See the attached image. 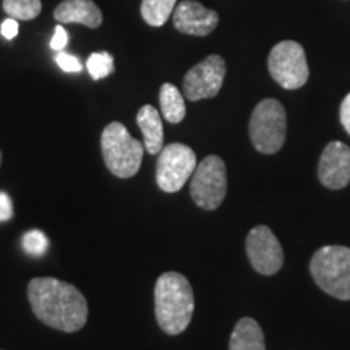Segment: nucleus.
<instances>
[{
  "label": "nucleus",
  "mask_w": 350,
  "mask_h": 350,
  "mask_svg": "<svg viewBox=\"0 0 350 350\" xmlns=\"http://www.w3.org/2000/svg\"><path fill=\"white\" fill-rule=\"evenodd\" d=\"M68 42V33L65 31V28L62 25L55 26V31H54V36L51 39V47L54 51H64L65 46H67Z\"/></svg>",
  "instance_id": "4be33fe9"
},
{
  "label": "nucleus",
  "mask_w": 350,
  "mask_h": 350,
  "mask_svg": "<svg viewBox=\"0 0 350 350\" xmlns=\"http://www.w3.org/2000/svg\"><path fill=\"white\" fill-rule=\"evenodd\" d=\"M0 165H2V151H0Z\"/></svg>",
  "instance_id": "a878e982"
},
{
  "label": "nucleus",
  "mask_w": 350,
  "mask_h": 350,
  "mask_svg": "<svg viewBox=\"0 0 350 350\" xmlns=\"http://www.w3.org/2000/svg\"><path fill=\"white\" fill-rule=\"evenodd\" d=\"M177 31L190 36H208L219 25L217 12L201 5L196 0H182L172 13Z\"/></svg>",
  "instance_id": "f8f14e48"
},
{
  "label": "nucleus",
  "mask_w": 350,
  "mask_h": 350,
  "mask_svg": "<svg viewBox=\"0 0 350 350\" xmlns=\"http://www.w3.org/2000/svg\"><path fill=\"white\" fill-rule=\"evenodd\" d=\"M55 62L60 68L64 70V72L67 73H78L81 70L80 60H78L77 57L65 54V52H59V54L55 55Z\"/></svg>",
  "instance_id": "412c9836"
},
{
  "label": "nucleus",
  "mask_w": 350,
  "mask_h": 350,
  "mask_svg": "<svg viewBox=\"0 0 350 350\" xmlns=\"http://www.w3.org/2000/svg\"><path fill=\"white\" fill-rule=\"evenodd\" d=\"M268 68L273 80L284 90H299L310 77L304 47L295 41L275 44L269 52Z\"/></svg>",
  "instance_id": "0eeeda50"
},
{
  "label": "nucleus",
  "mask_w": 350,
  "mask_h": 350,
  "mask_svg": "<svg viewBox=\"0 0 350 350\" xmlns=\"http://www.w3.org/2000/svg\"><path fill=\"white\" fill-rule=\"evenodd\" d=\"M248 130L256 151L262 154H274L286 143V109L278 99H262L252 113Z\"/></svg>",
  "instance_id": "39448f33"
},
{
  "label": "nucleus",
  "mask_w": 350,
  "mask_h": 350,
  "mask_svg": "<svg viewBox=\"0 0 350 350\" xmlns=\"http://www.w3.org/2000/svg\"><path fill=\"white\" fill-rule=\"evenodd\" d=\"M227 193V169L219 156H206L196 165L190 183L195 204L204 211H214L224 203Z\"/></svg>",
  "instance_id": "423d86ee"
},
{
  "label": "nucleus",
  "mask_w": 350,
  "mask_h": 350,
  "mask_svg": "<svg viewBox=\"0 0 350 350\" xmlns=\"http://www.w3.org/2000/svg\"><path fill=\"white\" fill-rule=\"evenodd\" d=\"M226 60L213 54L191 67L183 77V94L190 100L211 99L219 94L226 78Z\"/></svg>",
  "instance_id": "1a4fd4ad"
},
{
  "label": "nucleus",
  "mask_w": 350,
  "mask_h": 350,
  "mask_svg": "<svg viewBox=\"0 0 350 350\" xmlns=\"http://www.w3.org/2000/svg\"><path fill=\"white\" fill-rule=\"evenodd\" d=\"M2 7L10 18L23 21L34 20L42 10L41 0H3Z\"/></svg>",
  "instance_id": "a211bd4d"
},
{
  "label": "nucleus",
  "mask_w": 350,
  "mask_h": 350,
  "mask_svg": "<svg viewBox=\"0 0 350 350\" xmlns=\"http://www.w3.org/2000/svg\"><path fill=\"white\" fill-rule=\"evenodd\" d=\"M196 154L190 146L183 143H170L164 146L157 157L156 180L165 193L182 190L188 178L195 172Z\"/></svg>",
  "instance_id": "6e6552de"
},
{
  "label": "nucleus",
  "mask_w": 350,
  "mask_h": 350,
  "mask_svg": "<svg viewBox=\"0 0 350 350\" xmlns=\"http://www.w3.org/2000/svg\"><path fill=\"white\" fill-rule=\"evenodd\" d=\"M319 182L329 190H340L350 183V148L342 142L325 146L318 164Z\"/></svg>",
  "instance_id": "9b49d317"
},
{
  "label": "nucleus",
  "mask_w": 350,
  "mask_h": 350,
  "mask_svg": "<svg viewBox=\"0 0 350 350\" xmlns=\"http://www.w3.org/2000/svg\"><path fill=\"white\" fill-rule=\"evenodd\" d=\"M195 312V295L185 275L169 271L159 275L154 286V313L165 334H182Z\"/></svg>",
  "instance_id": "f03ea898"
},
{
  "label": "nucleus",
  "mask_w": 350,
  "mask_h": 350,
  "mask_svg": "<svg viewBox=\"0 0 350 350\" xmlns=\"http://www.w3.org/2000/svg\"><path fill=\"white\" fill-rule=\"evenodd\" d=\"M137 124L144 137V150L152 156L159 154L164 148V129L159 111L146 104L137 113Z\"/></svg>",
  "instance_id": "4468645a"
},
{
  "label": "nucleus",
  "mask_w": 350,
  "mask_h": 350,
  "mask_svg": "<svg viewBox=\"0 0 350 350\" xmlns=\"http://www.w3.org/2000/svg\"><path fill=\"white\" fill-rule=\"evenodd\" d=\"M18 21L15 18H7L3 21L2 26H0V33H2V36L5 39H13L18 34Z\"/></svg>",
  "instance_id": "b1692460"
},
{
  "label": "nucleus",
  "mask_w": 350,
  "mask_h": 350,
  "mask_svg": "<svg viewBox=\"0 0 350 350\" xmlns=\"http://www.w3.org/2000/svg\"><path fill=\"white\" fill-rule=\"evenodd\" d=\"M54 18L60 25L78 23L88 28L103 25V12L93 0H64L54 10Z\"/></svg>",
  "instance_id": "ddd939ff"
},
{
  "label": "nucleus",
  "mask_w": 350,
  "mask_h": 350,
  "mask_svg": "<svg viewBox=\"0 0 350 350\" xmlns=\"http://www.w3.org/2000/svg\"><path fill=\"white\" fill-rule=\"evenodd\" d=\"M229 350H266L265 334L253 318H242L230 334Z\"/></svg>",
  "instance_id": "2eb2a0df"
},
{
  "label": "nucleus",
  "mask_w": 350,
  "mask_h": 350,
  "mask_svg": "<svg viewBox=\"0 0 350 350\" xmlns=\"http://www.w3.org/2000/svg\"><path fill=\"white\" fill-rule=\"evenodd\" d=\"M23 247L29 255L41 256L49 248V240L41 230H29L23 235Z\"/></svg>",
  "instance_id": "aec40b11"
},
{
  "label": "nucleus",
  "mask_w": 350,
  "mask_h": 350,
  "mask_svg": "<svg viewBox=\"0 0 350 350\" xmlns=\"http://www.w3.org/2000/svg\"><path fill=\"white\" fill-rule=\"evenodd\" d=\"M247 255L253 269L262 275H273L282 268L284 252L281 243L268 226H256L248 232Z\"/></svg>",
  "instance_id": "9d476101"
},
{
  "label": "nucleus",
  "mask_w": 350,
  "mask_h": 350,
  "mask_svg": "<svg viewBox=\"0 0 350 350\" xmlns=\"http://www.w3.org/2000/svg\"><path fill=\"white\" fill-rule=\"evenodd\" d=\"M100 151L109 172L119 178H131L142 167L144 144L135 139L120 122H111L100 135Z\"/></svg>",
  "instance_id": "7ed1b4c3"
},
{
  "label": "nucleus",
  "mask_w": 350,
  "mask_h": 350,
  "mask_svg": "<svg viewBox=\"0 0 350 350\" xmlns=\"http://www.w3.org/2000/svg\"><path fill=\"white\" fill-rule=\"evenodd\" d=\"M317 286L338 300H350V248L327 245L314 253L310 261Z\"/></svg>",
  "instance_id": "20e7f679"
},
{
  "label": "nucleus",
  "mask_w": 350,
  "mask_h": 350,
  "mask_svg": "<svg viewBox=\"0 0 350 350\" xmlns=\"http://www.w3.org/2000/svg\"><path fill=\"white\" fill-rule=\"evenodd\" d=\"M88 72L93 80L106 78L113 72V59L109 52H94L88 59Z\"/></svg>",
  "instance_id": "6ab92c4d"
},
{
  "label": "nucleus",
  "mask_w": 350,
  "mask_h": 350,
  "mask_svg": "<svg viewBox=\"0 0 350 350\" xmlns=\"http://www.w3.org/2000/svg\"><path fill=\"white\" fill-rule=\"evenodd\" d=\"M28 300L39 321L57 331L77 332L88 321V301L72 284L55 278H34Z\"/></svg>",
  "instance_id": "f257e3e1"
},
{
  "label": "nucleus",
  "mask_w": 350,
  "mask_h": 350,
  "mask_svg": "<svg viewBox=\"0 0 350 350\" xmlns=\"http://www.w3.org/2000/svg\"><path fill=\"white\" fill-rule=\"evenodd\" d=\"M340 124H342L344 130L350 135V93L345 96L342 104H340Z\"/></svg>",
  "instance_id": "393cba45"
},
{
  "label": "nucleus",
  "mask_w": 350,
  "mask_h": 350,
  "mask_svg": "<svg viewBox=\"0 0 350 350\" xmlns=\"http://www.w3.org/2000/svg\"><path fill=\"white\" fill-rule=\"evenodd\" d=\"M175 7H177V0H143L139 12L148 25L161 28L172 15Z\"/></svg>",
  "instance_id": "f3484780"
},
{
  "label": "nucleus",
  "mask_w": 350,
  "mask_h": 350,
  "mask_svg": "<svg viewBox=\"0 0 350 350\" xmlns=\"http://www.w3.org/2000/svg\"><path fill=\"white\" fill-rule=\"evenodd\" d=\"M13 217V204L10 196L0 191V222H7Z\"/></svg>",
  "instance_id": "5701e85b"
},
{
  "label": "nucleus",
  "mask_w": 350,
  "mask_h": 350,
  "mask_svg": "<svg viewBox=\"0 0 350 350\" xmlns=\"http://www.w3.org/2000/svg\"><path fill=\"white\" fill-rule=\"evenodd\" d=\"M159 103L163 117L170 124H180L187 116L185 99L177 86L164 83L159 90Z\"/></svg>",
  "instance_id": "dca6fc26"
}]
</instances>
